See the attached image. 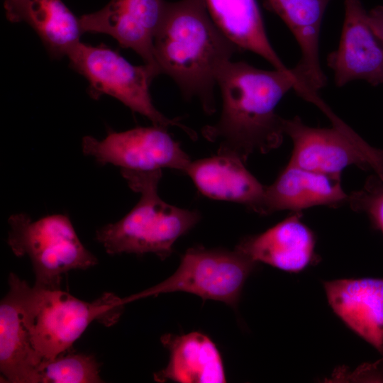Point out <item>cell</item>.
I'll return each instance as SVG.
<instances>
[{"mask_svg": "<svg viewBox=\"0 0 383 383\" xmlns=\"http://www.w3.org/2000/svg\"><path fill=\"white\" fill-rule=\"evenodd\" d=\"M217 85L222 97L221 114L201 133L218 144V154L245 162L252 153H267L281 145L285 135L284 118L277 113L276 107L289 90H296L292 69L267 70L231 60L222 68Z\"/></svg>", "mask_w": 383, "mask_h": 383, "instance_id": "6da1fadb", "label": "cell"}, {"mask_svg": "<svg viewBox=\"0 0 383 383\" xmlns=\"http://www.w3.org/2000/svg\"><path fill=\"white\" fill-rule=\"evenodd\" d=\"M238 48L211 18L204 0L167 1L153 40L160 74L170 77L187 99L196 98L204 111H216L214 89L224 65Z\"/></svg>", "mask_w": 383, "mask_h": 383, "instance_id": "7a4b0ae2", "label": "cell"}, {"mask_svg": "<svg viewBox=\"0 0 383 383\" xmlns=\"http://www.w3.org/2000/svg\"><path fill=\"white\" fill-rule=\"evenodd\" d=\"M121 172L129 187L140 194V200L121 220L99 228L96 239L109 255L154 253L165 259L176 240L199 221L200 213L167 204L160 197L162 170Z\"/></svg>", "mask_w": 383, "mask_h": 383, "instance_id": "3957f363", "label": "cell"}, {"mask_svg": "<svg viewBox=\"0 0 383 383\" xmlns=\"http://www.w3.org/2000/svg\"><path fill=\"white\" fill-rule=\"evenodd\" d=\"M125 304L123 299L111 293L85 301L60 288L28 284L24 319L40 365L67 352L94 321L106 326L115 323Z\"/></svg>", "mask_w": 383, "mask_h": 383, "instance_id": "277c9868", "label": "cell"}, {"mask_svg": "<svg viewBox=\"0 0 383 383\" xmlns=\"http://www.w3.org/2000/svg\"><path fill=\"white\" fill-rule=\"evenodd\" d=\"M8 223V244L15 255L29 257L37 287L59 289L63 274L97 264L67 215L52 214L33 221L20 213L11 215Z\"/></svg>", "mask_w": 383, "mask_h": 383, "instance_id": "5b68a950", "label": "cell"}, {"mask_svg": "<svg viewBox=\"0 0 383 383\" xmlns=\"http://www.w3.org/2000/svg\"><path fill=\"white\" fill-rule=\"evenodd\" d=\"M70 65L89 83V94L97 99L101 94L111 96L132 111L148 118L153 125L165 128L177 126L192 138L194 131L170 119L154 106L150 94L152 79L160 74L153 67L134 65L118 52L104 45L91 46L79 43L67 56Z\"/></svg>", "mask_w": 383, "mask_h": 383, "instance_id": "8992f818", "label": "cell"}, {"mask_svg": "<svg viewBox=\"0 0 383 383\" xmlns=\"http://www.w3.org/2000/svg\"><path fill=\"white\" fill-rule=\"evenodd\" d=\"M319 109L331 121V128L309 126L299 116L283 119L284 134L293 143L289 162L332 174H340L348 166L355 165L373 171L383 180V150L368 144L325 102Z\"/></svg>", "mask_w": 383, "mask_h": 383, "instance_id": "52a82bcc", "label": "cell"}, {"mask_svg": "<svg viewBox=\"0 0 383 383\" xmlns=\"http://www.w3.org/2000/svg\"><path fill=\"white\" fill-rule=\"evenodd\" d=\"M257 263L237 249L230 251L192 248L182 256L179 266L172 275L123 300L127 304L160 294L185 292L204 299L219 301L235 306L245 280Z\"/></svg>", "mask_w": 383, "mask_h": 383, "instance_id": "ba28073f", "label": "cell"}, {"mask_svg": "<svg viewBox=\"0 0 383 383\" xmlns=\"http://www.w3.org/2000/svg\"><path fill=\"white\" fill-rule=\"evenodd\" d=\"M82 148L84 155L101 165L136 172L170 168L184 172L191 161L167 128L155 125L111 131L102 140L87 135L82 139Z\"/></svg>", "mask_w": 383, "mask_h": 383, "instance_id": "9c48e42d", "label": "cell"}, {"mask_svg": "<svg viewBox=\"0 0 383 383\" xmlns=\"http://www.w3.org/2000/svg\"><path fill=\"white\" fill-rule=\"evenodd\" d=\"M166 3L165 0H111L101 9L82 15L79 21L84 33L111 35L160 73L153 55V40Z\"/></svg>", "mask_w": 383, "mask_h": 383, "instance_id": "30bf717a", "label": "cell"}, {"mask_svg": "<svg viewBox=\"0 0 383 383\" xmlns=\"http://www.w3.org/2000/svg\"><path fill=\"white\" fill-rule=\"evenodd\" d=\"M336 86L362 79L383 84V42L367 21L360 0H345V16L337 50L327 58Z\"/></svg>", "mask_w": 383, "mask_h": 383, "instance_id": "8fae6325", "label": "cell"}, {"mask_svg": "<svg viewBox=\"0 0 383 383\" xmlns=\"http://www.w3.org/2000/svg\"><path fill=\"white\" fill-rule=\"evenodd\" d=\"M9 289L0 304V372L10 383H38L40 362L30 343L24 319L28 284L10 273Z\"/></svg>", "mask_w": 383, "mask_h": 383, "instance_id": "7c38bea8", "label": "cell"}, {"mask_svg": "<svg viewBox=\"0 0 383 383\" xmlns=\"http://www.w3.org/2000/svg\"><path fill=\"white\" fill-rule=\"evenodd\" d=\"M323 286L333 311L383 355V278L335 279Z\"/></svg>", "mask_w": 383, "mask_h": 383, "instance_id": "4fadbf2b", "label": "cell"}, {"mask_svg": "<svg viewBox=\"0 0 383 383\" xmlns=\"http://www.w3.org/2000/svg\"><path fill=\"white\" fill-rule=\"evenodd\" d=\"M301 211L266 231L243 238L235 249L256 262L299 272L317 262L314 233L301 221Z\"/></svg>", "mask_w": 383, "mask_h": 383, "instance_id": "5bb4252c", "label": "cell"}, {"mask_svg": "<svg viewBox=\"0 0 383 383\" xmlns=\"http://www.w3.org/2000/svg\"><path fill=\"white\" fill-rule=\"evenodd\" d=\"M340 174L315 172L288 162L275 181L265 187L258 213L301 211L315 206H338L348 202Z\"/></svg>", "mask_w": 383, "mask_h": 383, "instance_id": "9a60e30c", "label": "cell"}, {"mask_svg": "<svg viewBox=\"0 0 383 383\" xmlns=\"http://www.w3.org/2000/svg\"><path fill=\"white\" fill-rule=\"evenodd\" d=\"M332 0H265V6L287 26L301 50L292 68L300 87L318 93L327 82L319 60V37L325 11Z\"/></svg>", "mask_w": 383, "mask_h": 383, "instance_id": "2e32d148", "label": "cell"}, {"mask_svg": "<svg viewBox=\"0 0 383 383\" xmlns=\"http://www.w3.org/2000/svg\"><path fill=\"white\" fill-rule=\"evenodd\" d=\"M184 173L207 198L243 204L258 213L265 186L238 157L220 155L190 161Z\"/></svg>", "mask_w": 383, "mask_h": 383, "instance_id": "e0dca14e", "label": "cell"}, {"mask_svg": "<svg viewBox=\"0 0 383 383\" xmlns=\"http://www.w3.org/2000/svg\"><path fill=\"white\" fill-rule=\"evenodd\" d=\"M4 5L7 18L27 23L52 58L67 56L81 42L79 18L62 0H6Z\"/></svg>", "mask_w": 383, "mask_h": 383, "instance_id": "ac0fdd59", "label": "cell"}, {"mask_svg": "<svg viewBox=\"0 0 383 383\" xmlns=\"http://www.w3.org/2000/svg\"><path fill=\"white\" fill-rule=\"evenodd\" d=\"M162 343L170 350L165 368L154 374L157 382L223 383L226 376L220 353L206 335L193 332L176 336L166 335Z\"/></svg>", "mask_w": 383, "mask_h": 383, "instance_id": "d6986e66", "label": "cell"}, {"mask_svg": "<svg viewBox=\"0 0 383 383\" xmlns=\"http://www.w3.org/2000/svg\"><path fill=\"white\" fill-rule=\"evenodd\" d=\"M213 21L238 48L257 54L274 69L289 71L272 46L257 0H204Z\"/></svg>", "mask_w": 383, "mask_h": 383, "instance_id": "ffe728a7", "label": "cell"}, {"mask_svg": "<svg viewBox=\"0 0 383 383\" xmlns=\"http://www.w3.org/2000/svg\"><path fill=\"white\" fill-rule=\"evenodd\" d=\"M38 383L103 382L94 357L67 352L42 362L38 369Z\"/></svg>", "mask_w": 383, "mask_h": 383, "instance_id": "44dd1931", "label": "cell"}, {"mask_svg": "<svg viewBox=\"0 0 383 383\" xmlns=\"http://www.w3.org/2000/svg\"><path fill=\"white\" fill-rule=\"evenodd\" d=\"M352 210L367 216L373 226L383 233V180L370 176L362 189L352 192L348 202Z\"/></svg>", "mask_w": 383, "mask_h": 383, "instance_id": "7402d4cb", "label": "cell"}, {"mask_svg": "<svg viewBox=\"0 0 383 383\" xmlns=\"http://www.w3.org/2000/svg\"><path fill=\"white\" fill-rule=\"evenodd\" d=\"M367 21L372 30L383 42V6H377L367 12Z\"/></svg>", "mask_w": 383, "mask_h": 383, "instance_id": "603a6c76", "label": "cell"}, {"mask_svg": "<svg viewBox=\"0 0 383 383\" xmlns=\"http://www.w3.org/2000/svg\"><path fill=\"white\" fill-rule=\"evenodd\" d=\"M4 1H6V0H4Z\"/></svg>", "mask_w": 383, "mask_h": 383, "instance_id": "cb8c5ba5", "label": "cell"}, {"mask_svg": "<svg viewBox=\"0 0 383 383\" xmlns=\"http://www.w3.org/2000/svg\"><path fill=\"white\" fill-rule=\"evenodd\" d=\"M382 356H383V355H382ZM382 361H383V360H382Z\"/></svg>", "mask_w": 383, "mask_h": 383, "instance_id": "d4e9b609", "label": "cell"}]
</instances>
